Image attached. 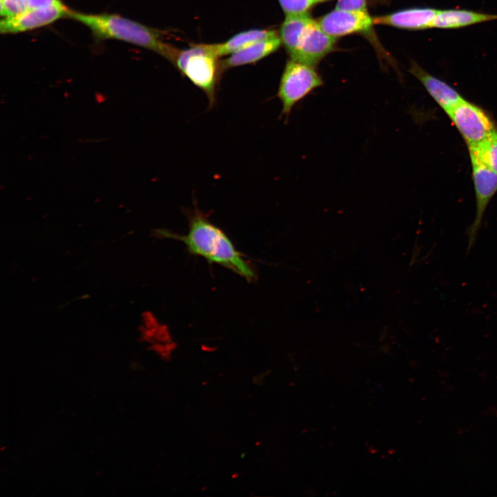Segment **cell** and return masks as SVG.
<instances>
[{"mask_svg": "<svg viewBox=\"0 0 497 497\" xmlns=\"http://www.w3.org/2000/svg\"><path fill=\"white\" fill-rule=\"evenodd\" d=\"M188 231L186 235H179L166 229H155L158 237L172 238L182 242L188 251L204 257L210 264L224 266L248 281L255 278V273L235 248L228 236L220 227L213 224L196 206L186 211Z\"/></svg>", "mask_w": 497, "mask_h": 497, "instance_id": "6da1fadb", "label": "cell"}, {"mask_svg": "<svg viewBox=\"0 0 497 497\" xmlns=\"http://www.w3.org/2000/svg\"><path fill=\"white\" fill-rule=\"evenodd\" d=\"M69 18L88 28L98 39H115L150 50L173 64L179 49L165 41L166 32L117 14L70 10Z\"/></svg>", "mask_w": 497, "mask_h": 497, "instance_id": "7a4b0ae2", "label": "cell"}, {"mask_svg": "<svg viewBox=\"0 0 497 497\" xmlns=\"http://www.w3.org/2000/svg\"><path fill=\"white\" fill-rule=\"evenodd\" d=\"M215 43H195L179 50L173 66L206 95L208 109L217 103V94L224 72Z\"/></svg>", "mask_w": 497, "mask_h": 497, "instance_id": "3957f363", "label": "cell"}, {"mask_svg": "<svg viewBox=\"0 0 497 497\" xmlns=\"http://www.w3.org/2000/svg\"><path fill=\"white\" fill-rule=\"evenodd\" d=\"M322 84V79L315 67L289 59L284 66L277 92V97L282 104L280 117L286 121L296 104Z\"/></svg>", "mask_w": 497, "mask_h": 497, "instance_id": "277c9868", "label": "cell"}, {"mask_svg": "<svg viewBox=\"0 0 497 497\" xmlns=\"http://www.w3.org/2000/svg\"><path fill=\"white\" fill-rule=\"evenodd\" d=\"M447 115L467 147L480 144L497 129L494 120L487 111L465 99Z\"/></svg>", "mask_w": 497, "mask_h": 497, "instance_id": "5b68a950", "label": "cell"}, {"mask_svg": "<svg viewBox=\"0 0 497 497\" xmlns=\"http://www.w3.org/2000/svg\"><path fill=\"white\" fill-rule=\"evenodd\" d=\"M469 154L475 190L476 216L473 223L466 231L467 236V255L469 253L476 244L485 210L489 202L497 193V173L474 153L469 151Z\"/></svg>", "mask_w": 497, "mask_h": 497, "instance_id": "8992f818", "label": "cell"}, {"mask_svg": "<svg viewBox=\"0 0 497 497\" xmlns=\"http://www.w3.org/2000/svg\"><path fill=\"white\" fill-rule=\"evenodd\" d=\"M70 9L64 4L48 8H26L12 16L2 17L1 34H18L35 30L66 17Z\"/></svg>", "mask_w": 497, "mask_h": 497, "instance_id": "52a82bcc", "label": "cell"}, {"mask_svg": "<svg viewBox=\"0 0 497 497\" xmlns=\"http://www.w3.org/2000/svg\"><path fill=\"white\" fill-rule=\"evenodd\" d=\"M368 11H349L335 9L316 21L322 30L336 39L353 34L369 32L374 25Z\"/></svg>", "mask_w": 497, "mask_h": 497, "instance_id": "ba28073f", "label": "cell"}, {"mask_svg": "<svg viewBox=\"0 0 497 497\" xmlns=\"http://www.w3.org/2000/svg\"><path fill=\"white\" fill-rule=\"evenodd\" d=\"M337 39L324 32L313 20L290 59L315 67L335 48Z\"/></svg>", "mask_w": 497, "mask_h": 497, "instance_id": "9c48e42d", "label": "cell"}, {"mask_svg": "<svg viewBox=\"0 0 497 497\" xmlns=\"http://www.w3.org/2000/svg\"><path fill=\"white\" fill-rule=\"evenodd\" d=\"M438 9L429 7H415L375 17L374 25L388 26L407 30H421L433 28Z\"/></svg>", "mask_w": 497, "mask_h": 497, "instance_id": "30bf717a", "label": "cell"}, {"mask_svg": "<svg viewBox=\"0 0 497 497\" xmlns=\"http://www.w3.org/2000/svg\"><path fill=\"white\" fill-rule=\"evenodd\" d=\"M409 72L422 84L446 114L464 99L454 88L427 72L416 61L411 62Z\"/></svg>", "mask_w": 497, "mask_h": 497, "instance_id": "8fae6325", "label": "cell"}, {"mask_svg": "<svg viewBox=\"0 0 497 497\" xmlns=\"http://www.w3.org/2000/svg\"><path fill=\"white\" fill-rule=\"evenodd\" d=\"M281 45L280 36L251 44L222 60L223 70L224 72L231 68L255 64L274 53Z\"/></svg>", "mask_w": 497, "mask_h": 497, "instance_id": "7c38bea8", "label": "cell"}, {"mask_svg": "<svg viewBox=\"0 0 497 497\" xmlns=\"http://www.w3.org/2000/svg\"><path fill=\"white\" fill-rule=\"evenodd\" d=\"M494 20H497L496 14L465 9L438 10L433 21V28L458 29Z\"/></svg>", "mask_w": 497, "mask_h": 497, "instance_id": "4fadbf2b", "label": "cell"}, {"mask_svg": "<svg viewBox=\"0 0 497 497\" xmlns=\"http://www.w3.org/2000/svg\"><path fill=\"white\" fill-rule=\"evenodd\" d=\"M313 20L309 12L285 15L280 28L279 36L289 57L295 52L302 37Z\"/></svg>", "mask_w": 497, "mask_h": 497, "instance_id": "5bb4252c", "label": "cell"}, {"mask_svg": "<svg viewBox=\"0 0 497 497\" xmlns=\"http://www.w3.org/2000/svg\"><path fill=\"white\" fill-rule=\"evenodd\" d=\"M279 32L270 28H252L240 32L224 42L215 43L219 56L226 57L258 41L277 37Z\"/></svg>", "mask_w": 497, "mask_h": 497, "instance_id": "9a60e30c", "label": "cell"}, {"mask_svg": "<svg viewBox=\"0 0 497 497\" xmlns=\"http://www.w3.org/2000/svg\"><path fill=\"white\" fill-rule=\"evenodd\" d=\"M468 150L497 173V129L480 144L468 146Z\"/></svg>", "mask_w": 497, "mask_h": 497, "instance_id": "2e32d148", "label": "cell"}, {"mask_svg": "<svg viewBox=\"0 0 497 497\" xmlns=\"http://www.w3.org/2000/svg\"><path fill=\"white\" fill-rule=\"evenodd\" d=\"M285 15L307 13L318 2L316 0H277Z\"/></svg>", "mask_w": 497, "mask_h": 497, "instance_id": "e0dca14e", "label": "cell"}, {"mask_svg": "<svg viewBox=\"0 0 497 497\" xmlns=\"http://www.w3.org/2000/svg\"><path fill=\"white\" fill-rule=\"evenodd\" d=\"M1 17L12 16L27 8L26 0H0Z\"/></svg>", "mask_w": 497, "mask_h": 497, "instance_id": "ac0fdd59", "label": "cell"}, {"mask_svg": "<svg viewBox=\"0 0 497 497\" xmlns=\"http://www.w3.org/2000/svg\"><path fill=\"white\" fill-rule=\"evenodd\" d=\"M368 0H338L335 9L349 11H368Z\"/></svg>", "mask_w": 497, "mask_h": 497, "instance_id": "d6986e66", "label": "cell"}, {"mask_svg": "<svg viewBox=\"0 0 497 497\" xmlns=\"http://www.w3.org/2000/svg\"><path fill=\"white\" fill-rule=\"evenodd\" d=\"M27 8H48L64 5L61 0H26Z\"/></svg>", "mask_w": 497, "mask_h": 497, "instance_id": "ffe728a7", "label": "cell"}, {"mask_svg": "<svg viewBox=\"0 0 497 497\" xmlns=\"http://www.w3.org/2000/svg\"><path fill=\"white\" fill-rule=\"evenodd\" d=\"M266 376V372H264L261 373L260 375H258L255 376L253 378V382L256 384H261V382L263 381V378Z\"/></svg>", "mask_w": 497, "mask_h": 497, "instance_id": "44dd1931", "label": "cell"}, {"mask_svg": "<svg viewBox=\"0 0 497 497\" xmlns=\"http://www.w3.org/2000/svg\"><path fill=\"white\" fill-rule=\"evenodd\" d=\"M240 475V474H239V473H234V474H232L231 478H233V479H235V478H237V477H239Z\"/></svg>", "mask_w": 497, "mask_h": 497, "instance_id": "7402d4cb", "label": "cell"}, {"mask_svg": "<svg viewBox=\"0 0 497 497\" xmlns=\"http://www.w3.org/2000/svg\"><path fill=\"white\" fill-rule=\"evenodd\" d=\"M316 1L318 3H319V2L327 1H330V0H316Z\"/></svg>", "mask_w": 497, "mask_h": 497, "instance_id": "603a6c76", "label": "cell"}]
</instances>
